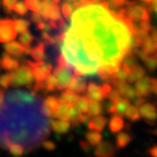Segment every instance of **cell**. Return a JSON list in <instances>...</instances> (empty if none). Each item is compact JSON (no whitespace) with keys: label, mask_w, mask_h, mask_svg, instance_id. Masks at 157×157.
<instances>
[{"label":"cell","mask_w":157,"mask_h":157,"mask_svg":"<svg viewBox=\"0 0 157 157\" xmlns=\"http://www.w3.org/2000/svg\"><path fill=\"white\" fill-rule=\"evenodd\" d=\"M34 82L30 67L25 63V64L19 66L18 68L12 72V82L10 86L20 87V86H30Z\"/></svg>","instance_id":"2"},{"label":"cell","mask_w":157,"mask_h":157,"mask_svg":"<svg viewBox=\"0 0 157 157\" xmlns=\"http://www.w3.org/2000/svg\"><path fill=\"white\" fill-rule=\"evenodd\" d=\"M122 98H127L129 100L130 99H134V98H136V92H134V89L131 85H129L127 87V89H126L125 93L123 94Z\"/></svg>","instance_id":"43"},{"label":"cell","mask_w":157,"mask_h":157,"mask_svg":"<svg viewBox=\"0 0 157 157\" xmlns=\"http://www.w3.org/2000/svg\"><path fill=\"white\" fill-rule=\"evenodd\" d=\"M70 106L69 104H66L63 102H61L60 107L56 113V117L61 120L64 121H69L70 120Z\"/></svg>","instance_id":"19"},{"label":"cell","mask_w":157,"mask_h":157,"mask_svg":"<svg viewBox=\"0 0 157 157\" xmlns=\"http://www.w3.org/2000/svg\"><path fill=\"white\" fill-rule=\"evenodd\" d=\"M4 99H5L4 89L2 87H0V104H3L4 103Z\"/></svg>","instance_id":"53"},{"label":"cell","mask_w":157,"mask_h":157,"mask_svg":"<svg viewBox=\"0 0 157 157\" xmlns=\"http://www.w3.org/2000/svg\"><path fill=\"white\" fill-rule=\"evenodd\" d=\"M25 5L28 10L33 13H39L41 8V0H25Z\"/></svg>","instance_id":"33"},{"label":"cell","mask_w":157,"mask_h":157,"mask_svg":"<svg viewBox=\"0 0 157 157\" xmlns=\"http://www.w3.org/2000/svg\"><path fill=\"white\" fill-rule=\"evenodd\" d=\"M13 10L19 15H26L28 13V8L26 7L24 2H16L13 8Z\"/></svg>","instance_id":"37"},{"label":"cell","mask_w":157,"mask_h":157,"mask_svg":"<svg viewBox=\"0 0 157 157\" xmlns=\"http://www.w3.org/2000/svg\"><path fill=\"white\" fill-rule=\"evenodd\" d=\"M146 102V99L145 98H142V97H137L136 98H134V102H133V105L139 108L140 106H142L144 103Z\"/></svg>","instance_id":"50"},{"label":"cell","mask_w":157,"mask_h":157,"mask_svg":"<svg viewBox=\"0 0 157 157\" xmlns=\"http://www.w3.org/2000/svg\"><path fill=\"white\" fill-rule=\"evenodd\" d=\"M116 104V110H117V115L120 116V117H124L126 111L128 109V107L130 106V101L129 99L125 98H121L118 101Z\"/></svg>","instance_id":"28"},{"label":"cell","mask_w":157,"mask_h":157,"mask_svg":"<svg viewBox=\"0 0 157 157\" xmlns=\"http://www.w3.org/2000/svg\"><path fill=\"white\" fill-rule=\"evenodd\" d=\"M33 40H34V37H33V35L29 30H27L23 33H20L19 43L22 44V46H24L25 48L30 47V44L32 43Z\"/></svg>","instance_id":"30"},{"label":"cell","mask_w":157,"mask_h":157,"mask_svg":"<svg viewBox=\"0 0 157 157\" xmlns=\"http://www.w3.org/2000/svg\"><path fill=\"white\" fill-rule=\"evenodd\" d=\"M88 106H89V99L87 98V97L83 95L78 96L75 102V107L77 108V110L81 114H87Z\"/></svg>","instance_id":"25"},{"label":"cell","mask_w":157,"mask_h":157,"mask_svg":"<svg viewBox=\"0 0 157 157\" xmlns=\"http://www.w3.org/2000/svg\"><path fill=\"white\" fill-rule=\"evenodd\" d=\"M78 97V94H76L74 91L70 90V89L66 88L62 92L59 99L61 100V102L69 104V105H75V102H76Z\"/></svg>","instance_id":"16"},{"label":"cell","mask_w":157,"mask_h":157,"mask_svg":"<svg viewBox=\"0 0 157 157\" xmlns=\"http://www.w3.org/2000/svg\"><path fill=\"white\" fill-rule=\"evenodd\" d=\"M6 148L9 150L10 154L15 156V157H20L22 154L25 152L24 147L21 144L17 143V142H10V143H9L6 146Z\"/></svg>","instance_id":"26"},{"label":"cell","mask_w":157,"mask_h":157,"mask_svg":"<svg viewBox=\"0 0 157 157\" xmlns=\"http://www.w3.org/2000/svg\"><path fill=\"white\" fill-rule=\"evenodd\" d=\"M106 112L111 115H117V110H116V104L114 102H109L105 106Z\"/></svg>","instance_id":"45"},{"label":"cell","mask_w":157,"mask_h":157,"mask_svg":"<svg viewBox=\"0 0 157 157\" xmlns=\"http://www.w3.org/2000/svg\"><path fill=\"white\" fill-rule=\"evenodd\" d=\"M66 1H67V2H73L74 0H66Z\"/></svg>","instance_id":"59"},{"label":"cell","mask_w":157,"mask_h":157,"mask_svg":"<svg viewBox=\"0 0 157 157\" xmlns=\"http://www.w3.org/2000/svg\"><path fill=\"white\" fill-rule=\"evenodd\" d=\"M142 50L146 53V54H153L156 50H157V43H155L150 36L146 37L144 39V41L142 42Z\"/></svg>","instance_id":"22"},{"label":"cell","mask_w":157,"mask_h":157,"mask_svg":"<svg viewBox=\"0 0 157 157\" xmlns=\"http://www.w3.org/2000/svg\"><path fill=\"white\" fill-rule=\"evenodd\" d=\"M132 140V137L128 132H118L116 137V145L119 149L127 147L129 143Z\"/></svg>","instance_id":"23"},{"label":"cell","mask_w":157,"mask_h":157,"mask_svg":"<svg viewBox=\"0 0 157 157\" xmlns=\"http://www.w3.org/2000/svg\"><path fill=\"white\" fill-rule=\"evenodd\" d=\"M152 132H153L154 134H156V136H157V129H155V130H154V131H153Z\"/></svg>","instance_id":"58"},{"label":"cell","mask_w":157,"mask_h":157,"mask_svg":"<svg viewBox=\"0 0 157 157\" xmlns=\"http://www.w3.org/2000/svg\"><path fill=\"white\" fill-rule=\"evenodd\" d=\"M50 125L52 130L59 134H64L68 132L71 128V124L69 121H64L61 119H52L50 121Z\"/></svg>","instance_id":"12"},{"label":"cell","mask_w":157,"mask_h":157,"mask_svg":"<svg viewBox=\"0 0 157 157\" xmlns=\"http://www.w3.org/2000/svg\"><path fill=\"white\" fill-rule=\"evenodd\" d=\"M139 115L141 117L145 118L146 122L150 125H155L157 120V109L151 103H144L139 107Z\"/></svg>","instance_id":"6"},{"label":"cell","mask_w":157,"mask_h":157,"mask_svg":"<svg viewBox=\"0 0 157 157\" xmlns=\"http://www.w3.org/2000/svg\"><path fill=\"white\" fill-rule=\"evenodd\" d=\"M14 26H15L17 33H23L28 30L29 27V22L25 19H15Z\"/></svg>","instance_id":"32"},{"label":"cell","mask_w":157,"mask_h":157,"mask_svg":"<svg viewBox=\"0 0 157 157\" xmlns=\"http://www.w3.org/2000/svg\"><path fill=\"white\" fill-rule=\"evenodd\" d=\"M57 86V78L53 74H50L46 80L44 81V88L46 91H54Z\"/></svg>","instance_id":"31"},{"label":"cell","mask_w":157,"mask_h":157,"mask_svg":"<svg viewBox=\"0 0 157 157\" xmlns=\"http://www.w3.org/2000/svg\"><path fill=\"white\" fill-rule=\"evenodd\" d=\"M101 89H102V93H103V95H104V98H107L108 97V95H109V93L111 92V90L113 88H112V85L110 84V83H104L103 85H101Z\"/></svg>","instance_id":"48"},{"label":"cell","mask_w":157,"mask_h":157,"mask_svg":"<svg viewBox=\"0 0 157 157\" xmlns=\"http://www.w3.org/2000/svg\"><path fill=\"white\" fill-rule=\"evenodd\" d=\"M153 56H154V57L156 58V60H157V50H156V51L154 52V55H153Z\"/></svg>","instance_id":"56"},{"label":"cell","mask_w":157,"mask_h":157,"mask_svg":"<svg viewBox=\"0 0 157 157\" xmlns=\"http://www.w3.org/2000/svg\"><path fill=\"white\" fill-rule=\"evenodd\" d=\"M17 2V0H2V4L7 13H10L13 10V6Z\"/></svg>","instance_id":"42"},{"label":"cell","mask_w":157,"mask_h":157,"mask_svg":"<svg viewBox=\"0 0 157 157\" xmlns=\"http://www.w3.org/2000/svg\"><path fill=\"white\" fill-rule=\"evenodd\" d=\"M108 4V7L110 10H115L121 7H131L136 4L134 1H129V0H105Z\"/></svg>","instance_id":"24"},{"label":"cell","mask_w":157,"mask_h":157,"mask_svg":"<svg viewBox=\"0 0 157 157\" xmlns=\"http://www.w3.org/2000/svg\"><path fill=\"white\" fill-rule=\"evenodd\" d=\"M80 146L81 148L84 151H88L89 150V144L87 142H84V141H81L80 142Z\"/></svg>","instance_id":"54"},{"label":"cell","mask_w":157,"mask_h":157,"mask_svg":"<svg viewBox=\"0 0 157 157\" xmlns=\"http://www.w3.org/2000/svg\"><path fill=\"white\" fill-rule=\"evenodd\" d=\"M136 65H137L136 57V55L133 54V52L131 50L130 52H128L124 56V58L122 59V61H121V67L125 71L130 73L131 70L133 69Z\"/></svg>","instance_id":"14"},{"label":"cell","mask_w":157,"mask_h":157,"mask_svg":"<svg viewBox=\"0 0 157 157\" xmlns=\"http://www.w3.org/2000/svg\"><path fill=\"white\" fill-rule=\"evenodd\" d=\"M109 99H110V101L111 102H114V103H117L118 100L122 98L121 97V95H120V93L117 90V89L115 88V89H112L111 90V92L109 93V95H108V97H107Z\"/></svg>","instance_id":"38"},{"label":"cell","mask_w":157,"mask_h":157,"mask_svg":"<svg viewBox=\"0 0 157 157\" xmlns=\"http://www.w3.org/2000/svg\"><path fill=\"white\" fill-rule=\"evenodd\" d=\"M72 13H73L72 5H70L68 2L63 3L62 8H61V13L64 16V18L65 19H69L71 14H72Z\"/></svg>","instance_id":"36"},{"label":"cell","mask_w":157,"mask_h":157,"mask_svg":"<svg viewBox=\"0 0 157 157\" xmlns=\"http://www.w3.org/2000/svg\"><path fill=\"white\" fill-rule=\"evenodd\" d=\"M134 92L136 96L142 97V98H148L150 97L151 90V78L149 77H143L139 81L136 82L134 85Z\"/></svg>","instance_id":"7"},{"label":"cell","mask_w":157,"mask_h":157,"mask_svg":"<svg viewBox=\"0 0 157 157\" xmlns=\"http://www.w3.org/2000/svg\"><path fill=\"white\" fill-rule=\"evenodd\" d=\"M43 147L44 149H46L47 151H54L56 148V145L52 141H44L43 142Z\"/></svg>","instance_id":"47"},{"label":"cell","mask_w":157,"mask_h":157,"mask_svg":"<svg viewBox=\"0 0 157 157\" xmlns=\"http://www.w3.org/2000/svg\"><path fill=\"white\" fill-rule=\"evenodd\" d=\"M146 68L150 72H153L157 68V60L154 56H148L147 59L144 61Z\"/></svg>","instance_id":"34"},{"label":"cell","mask_w":157,"mask_h":157,"mask_svg":"<svg viewBox=\"0 0 157 157\" xmlns=\"http://www.w3.org/2000/svg\"><path fill=\"white\" fill-rule=\"evenodd\" d=\"M150 32H151V35H149L155 43H157V30L154 29V28H151V30H150Z\"/></svg>","instance_id":"51"},{"label":"cell","mask_w":157,"mask_h":157,"mask_svg":"<svg viewBox=\"0 0 157 157\" xmlns=\"http://www.w3.org/2000/svg\"><path fill=\"white\" fill-rule=\"evenodd\" d=\"M128 75L129 73L127 71H125L124 69L120 67V69L117 71V73L115 75V78H117V81L119 82H127V78H128Z\"/></svg>","instance_id":"40"},{"label":"cell","mask_w":157,"mask_h":157,"mask_svg":"<svg viewBox=\"0 0 157 157\" xmlns=\"http://www.w3.org/2000/svg\"><path fill=\"white\" fill-rule=\"evenodd\" d=\"M136 29L149 33L150 30H151V26L150 24V21H140L139 23L136 25Z\"/></svg>","instance_id":"41"},{"label":"cell","mask_w":157,"mask_h":157,"mask_svg":"<svg viewBox=\"0 0 157 157\" xmlns=\"http://www.w3.org/2000/svg\"><path fill=\"white\" fill-rule=\"evenodd\" d=\"M25 63L30 67L33 78L36 82H42L51 74L52 65L44 61L40 62H30L25 61Z\"/></svg>","instance_id":"3"},{"label":"cell","mask_w":157,"mask_h":157,"mask_svg":"<svg viewBox=\"0 0 157 157\" xmlns=\"http://www.w3.org/2000/svg\"><path fill=\"white\" fill-rule=\"evenodd\" d=\"M70 25L59 35L63 57L82 76L98 67L121 63L132 50L131 37L136 28L119 18L106 1L75 9Z\"/></svg>","instance_id":"1"},{"label":"cell","mask_w":157,"mask_h":157,"mask_svg":"<svg viewBox=\"0 0 157 157\" xmlns=\"http://www.w3.org/2000/svg\"><path fill=\"white\" fill-rule=\"evenodd\" d=\"M3 48L7 54L15 58L22 57V55L25 54L26 51V48L24 46H22L19 42H14V41L7 43L6 44H4Z\"/></svg>","instance_id":"10"},{"label":"cell","mask_w":157,"mask_h":157,"mask_svg":"<svg viewBox=\"0 0 157 157\" xmlns=\"http://www.w3.org/2000/svg\"><path fill=\"white\" fill-rule=\"evenodd\" d=\"M151 90L157 97V78H151Z\"/></svg>","instance_id":"49"},{"label":"cell","mask_w":157,"mask_h":157,"mask_svg":"<svg viewBox=\"0 0 157 157\" xmlns=\"http://www.w3.org/2000/svg\"><path fill=\"white\" fill-rule=\"evenodd\" d=\"M43 103H44L49 108V110L52 113V117L55 118L56 113H57V111H58L60 104H61V100L59 99V98H56L54 96H48L46 99L44 100Z\"/></svg>","instance_id":"17"},{"label":"cell","mask_w":157,"mask_h":157,"mask_svg":"<svg viewBox=\"0 0 157 157\" xmlns=\"http://www.w3.org/2000/svg\"><path fill=\"white\" fill-rule=\"evenodd\" d=\"M86 97L89 100H93V101H102L105 98L104 95L102 93V89L100 85L96 84L95 82H89L87 84L86 89Z\"/></svg>","instance_id":"9"},{"label":"cell","mask_w":157,"mask_h":157,"mask_svg":"<svg viewBox=\"0 0 157 157\" xmlns=\"http://www.w3.org/2000/svg\"><path fill=\"white\" fill-rule=\"evenodd\" d=\"M86 89H87V82L85 81H82V80H80L78 82L76 89H75V93L76 94H81V95H83L86 93Z\"/></svg>","instance_id":"39"},{"label":"cell","mask_w":157,"mask_h":157,"mask_svg":"<svg viewBox=\"0 0 157 157\" xmlns=\"http://www.w3.org/2000/svg\"><path fill=\"white\" fill-rule=\"evenodd\" d=\"M86 140L89 145L91 146H97L99 142L102 141V136L100 134L99 132L96 131H91L85 134Z\"/></svg>","instance_id":"27"},{"label":"cell","mask_w":157,"mask_h":157,"mask_svg":"<svg viewBox=\"0 0 157 157\" xmlns=\"http://www.w3.org/2000/svg\"><path fill=\"white\" fill-rule=\"evenodd\" d=\"M145 74H146V72H145L143 67H141L139 65H136L129 73L128 78H127V82H130V83L136 82L137 81L140 80V78H142L143 77H145Z\"/></svg>","instance_id":"18"},{"label":"cell","mask_w":157,"mask_h":157,"mask_svg":"<svg viewBox=\"0 0 157 157\" xmlns=\"http://www.w3.org/2000/svg\"><path fill=\"white\" fill-rule=\"evenodd\" d=\"M12 82V73H5L0 75V86L3 89L9 88Z\"/></svg>","instance_id":"35"},{"label":"cell","mask_w":157,"mask_h":157,"mask_svg":"<svg viewBox=\"0 0 157 157\" xmlns=\"http://www.w3.org/2000/svg\"><path fill=\"white\" fill-rule=\"evenodd\" d=\"M125 126V122L122 117L118 115H114L109 121V130L112 132H119Z\"/></svg>","instance_id":"15"},{"label":"cell","mask_w":157,"mask_h":157,"mask_svg":"<svg viewBox=\"0 0 157 157\" xmlns=\"http://www.w3.org/2000/svg\"><path fill=\"white\" fill-rule=\"evenodd\" d=\"M17 37L14 21L12 19L0 20V43L7 44Z\"/></svg>","instance_id":"5"},{"label":"cell","mask_w":157,"mask_h":157,"mask_svg":"<svg viewBox=\"0 0 157 157\" xmlns=\"http://www.w3.org/2000/svg\"><path fill=\"white\" fill-rule=\"evenodd\" d=\"M53 75L57 78V90H64L68 86L73 77L72 68L69 66H58L53 70Z\"/></svg>","instance_id":"4"},{"label":"cell","mask_w":157,"mask_h":157,"mask_svg":"<svg viewBox=\"0 0 157 157\" xmlns=\"http://www.w3.org/2000/svg\"><path fill=\"white\" fill-rule=\"evenodd\" d=\"M106 124H107V118L103 116L99 115L97 117H93L92 119H89L88 128L92 131L101 132V131H103Z\"/></svg>","instance_id":"13"},{"label":"cell","mask_w":157,"mask_h":157,"mask_svg":"<svg viewBox=\"0 0 157 157\" xmlns=\"http://www.w3.org/2000/svg\"><path fill=\"white\" fill-rule=\"evenodd\" d=\"M140 1L144 2L145 4H150V3H151L152 0H140Z\"/></svg>","instance_id":"55"},{"label":"cell","mask_w":157,"mask_h":157,"mask_svg":"<svg viewBox=\"0 0 157 157\" xmlns=\"http://www.w3.org/2000/svg\"><path fill=\"white\" fill-rule=\"evenodd\" d=\"M133 52V54L134 55H136V56H138V57L140 58V60H142L143 62L147 59V57H148V54H146L142 49L141 50H139V49H136V48H134V50L132 51Z\"/></svg>","instance_id":"46"},{"label":"cell","mask_w":157,"mask_h":157,"mask_svg":"<svg viewBox=\"0 0 157 157\" xmlns=\"http://www.w3.org/2000/svg\"><path fill=\"white\" fill-rule=\"evenodd\" d=\"M18 61L7 54L6 52L2 55V57L0 58V68L7 70V71H14L19 67Z\"/></svg>","instance_id":"11"},{"label":"cell","mask_w":157,"mask_h":157,"mask_svg":"<svg viewBox=\"0 0 157 157\" xmlns=\"http://www.w3.org/2000/svg\"><path fill=\"white\" fill-rule=\"evenodd\" d=\"M149 154L151 157H157V146H153L152 148L149 150Z\"/></svg>","instance_id":"52"},{"label":"cell","mask_w":157,"mask_h":157,"mask_svg":"<svg viewBox=\"0 0 157 157\" xmlns=\"http://www.w3.org/2000/svg\"><path fill=\"white\" fill-rule=\"evenodd\" d=\"M116 148L109 141L99 142L95 150L96 157H115Z\"/></svg>","instance_id":"8"},{"label":"cell","mask_w":157,"mask_h":157,"mask_svg":"<svg viewBox=\"0 0 157 157\" xmlns=\"http://www.w3.org/2000/svg\"><path fill=\"white\" fill-rule=\"evenodd\" d=\"M31 20H32L33 22H35L36 24L41 23V22L47 21L46 19L44 18V16H43L40 13H33L32 15H31Z\"/></svg>","instance_id":"44"},{"label":"cell","mask_w":157,"mask_h":157,"mask_svg":"<svg viewBox=\"0 0 157 157\" xmlns=\"http://www.w3.org/2000/svg\"><path fill=\"white\" fill-rule=\"evenodd\" d=\"M124 117H126L128 119H130L131 121H137L140 119V115H139V111L138 108L136 107L134 105H131L128 107L126 113L124 115Z\"/></svg>","instance_id":"29"},{"label":"cell","mask_w":157,"mask_h":157,"mask_svg":"<svg viewBox=\"0 0 157 157\" xmlns=\"http://www.w3.org/2000/svg\"><path fill=\"white\" fill-rule=\"evenodd\" d=\"M29 55L32 57V59L35 62H40L44 61V44L40 43L34 48H30Z\"/></svg>","instance_id":"20"},{"label":"cell","mask_w":157,"mask_h":157,"mask_svg":"<svg viewBox=\"0 0 157 157\" xmlns=\"http://www.w3.org/2000/svg\"><path fill=\"white\" fill-rule=\"evenodd\" d=\"M3 105H4V104H0V112H1V111H2V108H3Z\"/></svg>","instance_id":"57"},{"label":"cell","mask_w":157,"mask_h":157,"mask_svg":"<svg viewBox=\"0 0 157 157\" xmlns=\"http://www.w3.org/2000/svg\"><path fill=\"white\" fill-rule=\"evenodd\" d=\"M103 107L99 101H93V100H89V106H88V111H87V115L93 117L99 116L102 113Z\"/></svg>","instance_id":"21"}]
</instances>
